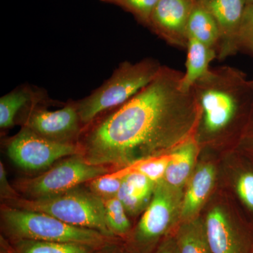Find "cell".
Masks as SVG:
<instances>
[{
  "mask_svg": "<svg viewBox=\"0 0 253 253\" xmlns=\"http://www.w3.org/2000/svg\"><path fill=\"white\" fill-rule=\"evenodd\" d=\"M183 188L168 184L164 179L155 185L152 198L130 238V250L147 253L158 241L168 235L181 219Z\"/></svg>",
  "mask_w": 253,
  "mask_h": 253,
  "instance_id": "obj_7",
  "label": "cell"
},
{
  "mask_svg": "<svg viewBox=\"0 0 253 253\" xmlns=\"http://www.w3.org/2000/svg\"><path fill=\"white\" fill-rule=\"evenodd\" d=\"M188 38H192L217 51L219 42V28L212 16L195 1L187 24Z\"/></svg>",
  "mask_w": 253,
  "mask_h": 253,
  "instance_id": "obj_18",
  "label": "cell"
},
{
  "mask_svg": "<svg viewBox=\"0 0 253 253\" xmlns=\"http://www.w3.org/2000/svg\"><path fill=\"white\" fill-rule=\"evenodd\" d=\"M159 0H106L130 13L141 24L148 27L150 18Z\"/></svg>",
  "mask_w": 253,
  "mask_h": 253,
  "instance_id": "obj_22",
  "label": "cell"
},
{
  "mask_svg": "<svg viewBox=\"0 0 253 253\" xmlns=\"http://www.w3.org/2000/svg\"><path fill=\"white\" fill-rule=\"evenodd\" d=\"M252 81H253V79H252Z\"/></svg>",
  "mask_w": 253,
  "mask_h": 253,
  "instance_id": "obj_33",
  "label": "cell"
},
{
  "mask_svg": "<svg viewBox=\"0 0 253 253\" xmlns=\"http://www.w3.org/2000/svg\"><path fill=\"white\" fill-rule=\"evenodd\" d=\"M105 213L109 229L115 236H126L131 229V223L126 211L119 199L116 197L105 200Z\"/></svg>",
  "mask_w": 253,
  "mask_h": 253,
  "instance_id": "obj_21",
  "label": "cell"
},
{
  "mask_svg": "<svg viewBox=\"0 0 253 253\" xmlns=\"http://www.w3.org/2000/svg\"><path fill=\"white\" fill-rule=\"evenodd\" d=\"M214 179L215 170L212 165L204 164L197 168L184 193L181 212L183 221L195 217L212 191Z\"/></svg>",
  "mask_w": 253,
  "mask_h": 253,
  "instance_id": "obj_14",
  "label": "cell"
},
{
  "mask_svg": "<svg viewBox=\"0 0 253 253\" xmlns=\"http://www.w3.org/2000/svg\"></svg>",
  "mask_w": 253,
  "mask_h": 253,
  "instance_id": "obj_34",
  "label": "cell"
},
{
  "mask_svg": "<svg viewBox=\"0 0 253 253\" xmlns=\"http://www.w3.org/2000/svg\"><path fill=\"white\" fill-rule=\"evenodd\" d=\"M196 0H159L148 28L170 45L187 46V24Z\"/></svg>",
  "mask_w": 253,
  "mask_h": 253,
  "instance_id": "obj_10",
  "label": "cell"
},
{
  "mask_svg": "<svg viewBox=\"0 0 253 253\" xmlns=\"http://www.w3.org/2000/svg\"><path fill=\"white\" fill-rule=\"evenodd\" d=\"M111 169L107 166L90 164L81 154L73 155L55 163L40 175L18 179L14 186L25 199H44L109 174Z\"/></svg>",
  "mask_w": 253,
  "mask_h": 253,
  "instance_id": "obj_6",
  "label": "cell"
},
{
  "mask_svg": "<svg viewBox=\"0 0 253 253\" xmlns=\"http://www.w3.org/2000/svg\"><path fill=\"white\" fill-rule=\"evenodd\" d=\"M123 182V175L106 174L89 181L87 187L96 196L105 201L118 196Z\"/></svg>",
  "mask_w": 253,
  "mask_h": 253,
  "instance_id": "obj_23",
  "label": "cell"
},
{
  "mask_svg": "<svg viewBox=\"0 0 253 253\" xmlns=\"http://www.w3.org/2000/svg\"><path fill=\"white\" fill-rule=\"evenodd\" d=\"M246 4H252L253 3V0H246Z\"/></svg>",
  "mask_w": 253,
  "mask_h": 253,
  "instance_id": "obj_30",
  "label": "cell"
},
{
  "mask_svg": "<svg viewBox=\"0 0 253 253\" xmlns=\"http://www.w3.org/2000/svg\"><path fill=\"white\" fill-rule=\"evenodd\" d=\"M237 191L245 204L253 210V174L246 173L240 176Z\"/></svg>",
  "mask_w": 253,
  "mask_h": 253,
  "instance_id": "obj_26",
  "label": "cell"
},
{
  "mask_svg": "<svg viewBox=\"0 0 253 253\" xmlns=\"http://www.w3.org/2000/svg\"><path fill=\"white\" fill-rule=\"evenodd\" d=\"M6 152L18 168L28 172H38L49 169L59 160L80 154V148L78 144L49 140L22 126L8 140Z\"/></svg>",
  "mask_w": 253,
  "mask_h": 253,
  "instance_id": "obj_9",
  "label": "cell"
},
{
  "mask_svg": "<svg viewBox=\"0 0 253 253\" xmlns=\"http://www.w3.org/2000/svg\"><path fill=\"white\" fill-rule=\"evenodd\" d=\"M14 253H98L100 249L86 245L33 240L9 241Z\"/></svg>",
  "mask_w": 253,
  "mask_h": 253,
  "instance_id": "obj_20",
  "label": "cell"
},
{
  "mask_svg": "<svg viewBox=\"0 0 253 253\" xmlns=\"http://www.w3.org/2000/svg\"><path fill=\"white\" fill-rule=\"evenodd\" d=\"M124 174L117 197L126 212L135 215L149 206L156 184L134 169Z\"/></svg>",
  "mask_w": 253,
  "mask_h": 253,
  "instance_id": "obj_13",
  "label": "cell"
},
{
  "mask_svg": "<svg viewBox=\"0 0 253 253\" xmlns=\"http://www.w3.org/2000/svg\"><path fill=\"white\" fill-rule=\"evenodd\" d=\"M155 253H179L174 236L168 237L165 240Z\"/></svg>",
  "mask_w": 253,
  "mask_h": 253,
  "instance_id": "obj_28",
  "label": "cell"
},
{
  "mask_svg": "<svg viewBox=\"0 0 253 253\" xmlns=\"http://www.w3.org/2000/svg\"><path fill=\"white\" fill-rule=\"evenodd\" d=\"M0 253H14L11 245L2 236L1 237V249H0Z\"/></svg>",
  "mask_w": 253,
  "mask_h": 253,
  "instance_id": "obj_29",
  "label": "cell"
},
{
  "mask_svg": "<svg viewBox=\"0 0 253 253\" xmlns=\"http://www.w3.org/2000/svg\"><path fill=\"white\" fill-rule=\"evenodd\" d=\"M2 204L49 214L71 225L93 229L116 237L108 226L104 201L81 186L56 196L39 199L20 197Z\"/></svg>",
  "mask_w": 253,
  "mask_h": 253,
  "instance_id": "obj_5",
  "label": "cell"
},
{
  "mask_svg": "<svg viewBox=\"0 0 253 253\" xmlns=\"http://www.w3.org/2000/svg\"><path fill=\"white\" fill-rule=\"evenodd\" d=\"M183 74L163 66L135 96L83 129L80 154L95 166L128 168L169 154L194 138L201 109L193 88L181 86Z\"/></svg>",
  "mask_w": 253,
  "mask_h": 253,
  "instance_id": "obj_1",
  "label": "cell"
},
{
  "mask_svg": "<svg viewBox=\"0 0 253 253\" xmlns=\"http://www.w3.org/2000/svg\"><path fill=\"white\" fill-rule=\"evenodd\" d=\"M101 1H104H104H106V0H101Z\"/></svg>",
  "mask_w": 253,
  "mask_h": 253,
  "instance_id": "obj_32",
  "label": "cell"
},
{
  "mask_svg": "<svg viewBox=\"0 0 253 253\" xmlns=\"http://www.w3.org/2000/svg\"><path fill=\"white\" fill-rule=\"evenodd\" d=\"M171 154V153H170ZM170 154L154 158L145 162L139 163L134 166V170L140 172L155 184L164 179L168 163L170 158Z\"/></svg>",
  "mask_w": 253,
  "mask_h": 253,
  "instance_id": "obj_25",
  "label": "cell"
},
{
  "mask_svg": "<svg viewBox=\"0 0 253 253\" xmlns=\"http://www.w3.org/2000/svg\"><path fill=\"white\" fill-rule=\"evenodd\" d=\"M199 152V144L192 138L181 144L170 154L164 180L169 185L183 188L192 172Z\"/></svg>",
  "mask_w": 253,
  "mask_h": 253,
  "instance_id": "obj_16",
  "label": "cell"
},
{
  "mask_svg": "<svg viewBox=\"0 0 253 253\" xmlns=\"http://www.w3.org/2000/svg\"><path fill=\"white\" fill-rule=\"evenodd\" d=\"M174 236L179 253H213L208 242L205 221L201 218L182 221Z\"/></svg>",
  "mask_w": 253,
  "mask_h": 253,
  "instance_id": "obj_17",
  "label": "cell"
},
{
  "mask_svg": "<svg viewBox=\"0 0 253 253\" xmlns=\"http://www.w3.org/2000/svg\"><path fill=\"white\" fill-rule=\"evenodd\" d=\"M239 51L245 50L253 54V3L246 4L238 33Z\"/></svg>",
  "mask_w": 253,
  "mask_h": 253,
  "instance_id": "obj_24",
  "label": "cell"
},
{
  "mask_svg": "<svg viewBox=\"0 0 253 253\" xmlns=\"http://www.w3.org/2000/svg\"><path fill=\"white\" fill-rule=\"evenodd\" d=\"M162 65L157 60L146 58L131 63L124 61L97 89L89 96L76 101L84 128L103 113L119 107L154 81Z\"/></svg>",
  "mask_w": 253,
  "mask_h": 253,
  "instance_id": "obj_4",
  "label": "cell"
},
{
  "mask_svg": "<svg viewBox=\"0 0 253 253\" xmlns=\"http://www.w3.org/2000/svg\"><path fill=\"white\" fill-rule=\"evenodd\" d=\"M42 101L44 94L40 91L23 110L22 126L51 141L78 144L84 126L76 101H70L62 109L49 111L42 105Z\"/></svg>",
  "mask_w": 253,
  "mask_h": 253,
  "instance_id": "obj_8",
  "label": "cell"
},
{
  "mask_svg": "<svg viewBox=\"0 0 253 253\" xmlns=\"http://www.w3.org/2000/svg\"><path fill=\"white\" fill-rule=\"evenodd\" d=\"M0 196L3 201L16 199L21 196L16 189L9 184L2 162L0 163Z\"/></svg>",
  "mask_w": 253,
  "mask_h": 253,
  "instance_id": "obj_27",
  "label": "cell"
},
{
  "mask_svg": "<svg viewBox=\"0 0 253 253\" xmlns=\"http://www.w3.org/2000/svg\"><path fill=\"white\" fill-rule=\"evenodd\" d=\"M1 225L9 241L33 240L46 242L86 245L97 249L115 244L111 237L93 229L68 224L49 214L2 204Z\"/></svg>",
  "mask_w": 253,
  "mask_h": 253,
  "instance_id": "obj_3",
  "label": "cell"
},
{
  "mask_svg": "<svg viewBox=\"0 0 253 253\" xmlns=\"http://www.w3.org/2000/svg\"><path fill=\"white\" fill-rule=\"evenodd\" d=\"M206 234L213 253H252L253 241L249 233L236 224L222 209L208 213Z\"/></svg>",
  "mask_w": 253,
  "mask_h": 253,
  "instance_id": "obj_12",
  "label": "cell"
},
{
  "mask_svg": "<svg viewBox=\"0 0 253 253\" xmlns=\"http://www.w3.org/2000/svg\"><path fill=\"white\" fill-rule=\"evenodd\" d=\"M251 84H252V86H253V81H252V80H251ZM251 107H253V98L252 106H251Z\"/></svg>",
  "mask_w": 253,
  "mask_h": 253,
  "instance_id": "obj_31",
  "label": "cell"
},
{
  "mask_svg": "<svg viewBox=\"0 0 253 253\" xmlns=\"http://www.w3.org/2000/svg\"><path fill=\"white\" fill-rule=\"evenodd\" d=\"M210 13L217 23L219 31L217 59L224 60L239 51L238 33L246 0H196Z\"/></svg>",
  "mask_w": 253,
  "mask_h": 253,
  "instance_id": "obj_11",
  "label": "cell"
},
{
  "mask_svg": "<svg viewBox=\"0 0 253 253\" xmlns=\"http://www.w3.org/2000/svg\"><path fill=\"white\" fill-rule=\"evenodd\" d=\"M186 49V71L181 79V86L184 90L189 91L196 82L209 72L210 65L217 59V53L192 38H189Z\"/></svg>",
  "mask_w": 253,
  "mask_h": 253,
  "instance_id": "obj_15",
  "label": "cell"
},
{
  "mask_svg": "<svg viewBox=\"0 0 253 253\" xmlns=\"http://www.w3.org/2000/svg\"><path fill=\"white\" fill-rule=\"evenodd\" d=\"M193 89L200 109L197 131L205 136H219L230 127L243 108L253 103L251 80L237 68L220 66L195 83Z\"/></svg>",
  "mask_w": 253,
  "mask_h": 253,
  "instance_id": "obj_2",
  "label": "cell"
},
{
  "mask_svg": "<svg viewBox=\"0 0 253 253\" xmlns=\"http://www.w3.org/2000/svg\"><path fill=\"white\" fill-rule=\"evenodd\" d=\"M40 91L28 86H19L0 99V127L9 129L14 126L20 112L31 104Z\"/></svg>",
  "mask_w": 253,
  "mask_h": 253,
  "instance_id": "obj_19",
  "label": "cell"
}]
</instances>
